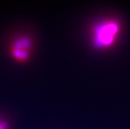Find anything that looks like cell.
<instances>
[{
  "label": "cell",
  "mask_w": 130,
  "mask_h": 129,
  "mask_svg": "<svg viewBox=\"0 0 130 129\" xmlns=\"http://www.w3.org/2000/svg\"><path fill=\"white\" fill-rule=\"evenodd\" d=\"M120 24L114 20H104L94 26L92 31L93 46L98 49L111 47L119 37Z\"/></svg>",
  "instance_id": "obj_1"
},
{
  "label": "cell",
  "mask_w": 130,
  "mask_h": 129,
  "mask_svg": "<svg viewBox=\"0 0 130 129\" xmlns=\"http://www.w3.org/2000/svg\"><path fill=\"white\" fill-rule=\"evenodd\" d=\"M32 51V41L27 37L16 39L10 47V53L17 62H24L28 60Z\"/></svg>",
  "instance_id": "obj_2"
},
{
  "label": "cell",
  "mask_w": 130,
  "mask_h": 129,
  "mask_svg": "<svg viewBox=\"0 0 130 129\" xmlns=\"http://www.w3.org/2000/svg\"><path fill=\"white\" fill-rule=\"evenodd\" d=\"M0 129H7L6 124L3 123H0Z\"/></svg>",
  "instance_id": "obj_3"
}]
</instances>
